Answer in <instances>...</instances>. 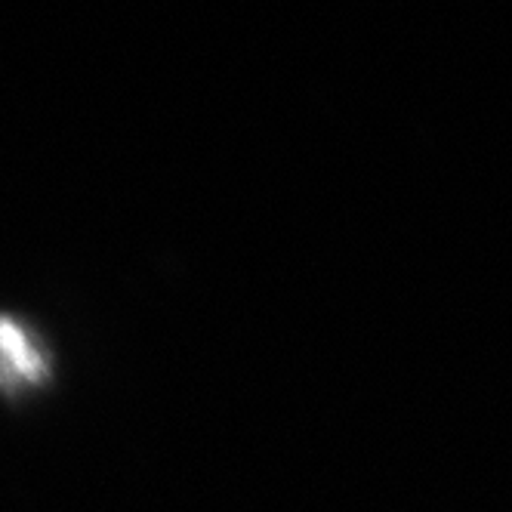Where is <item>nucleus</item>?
Instances as JSON below:
<instances>
[{
  "label": "nucleus",
  "mask_w": 512,
  "mask_h": 512,
  "mask_svg": "<svg viewBox=\"0 0 512 512\" xmlns=\"http://www.w3.org/2000/svg\"><path fill=\"white\" fill-rule=\"evenodd\" d=\"M53 377L56 355L41 327L22 315L0 312V398L19 405L44 392Z\"/></svg>",
  "instance_id": "obj_1"
}]
</instances>
